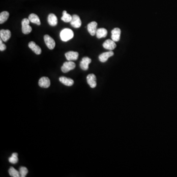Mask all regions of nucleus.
Returning a JSON list of instances; mask_svg holds the SVG:
<instances>
[{"label": "nucleus", "instance_id": "nucleus-1", "mask_svg": "<svg viewBox=\"0 0 177 177\" xmlns=\"http://www.w3.org/2000/svg\"><path fill=\"white\" fill-rule=\"evenodd\" d=\"M74 36L73 31L71 29L66 28L60 33V37L63 42H66L72 39Z\"/></svg>", "mask_w": 177, "mask_h": 177}, {"label": "nucleus", "instance_id": "nucleus-2", "mask_svg": "<svg viewBox=\"0 0 177 177\" xmlns=\"http://www.w3.org/2000/svg\"><path fill=\"white\" fill-rule=\"evenodd\" d=\"M30 22L29 19L27 18L23 19L22 21V31L24 34H29L32 31V28L29 25Z\"/></svg>", "mask_w": 177, "mask_h": 177}, {"label": "nucleus", "instance_id": "nucleus-3", "mask_svg": "<svg viewBox=\"0 0 177 177\" xmlns=\"http://www.w3.org/2000/svg\"><path fill=\"white\" fill-rule=\"evenodd\" d=\"M75 64L72 61H68L64 62L61 67V70L63 72L67 73L70 70L74 69L75 67Z\"/></svg>", "mask_w": 177, "mask_h": 177}, {"label": "nucleus", "instance_id": "nucleus-4", "mask_svg": "<svg viewBox=\"0 0 177 177\" xmlns=\"http://www.w3.org/2000/svg\"><path fill=\"white\" fill-rule=\"evenodd\" d=\"M44 40L47 47L50 50H52L55 47V42L50 36L46 34L44 36Z\"/></svg>", "mask_w": 177, "mask_h": 177}, {"label": "nucleus", "instance_id": "nucleus-5", "mask_svg": "<svg viewBox=\"0 0 177 177\" xmlns=\"http://www.w3.org/2000/svg\"><path fill=\"white\" fill-rule=\"evenodd\" d=\"M70 23L71 25L75 28H79L81 26V20L77 15H74L72 16V19Z\"/></svg>", "mask_w": 177, "mask_h": 177}, {"label": "nucleus", "instance_id": "nucleus-6", "mask_svg": "<svg viewBox=\"0 0 177 177\" xmlns=\"http://www.w3.org/2000/svg\"><path fill=\"white\" fill-rule=\"evenodd\" d=\"M111 39L115 42H118L120 40L121 30L118 28H115L111 31Z\"/></svg>", "mask_w": 177, "mask_h": 177}, {"label": "nucleus", "instance_id": "nucleus-7", "mask_svg": "<svg viewBox=\"0 0 177 177\" xmlns=\"http://www.w3.org/2000/svg\"><path fill=\"white\" fill-rule=\"evenodd\" d=\"M97 23L95 21L91 22L88 25L87 29L88 33L91 36H94L96 34L97 31Z\"/></svg>", "mask_w": 177, "mask_h": 177}, {"label": "nucleus", "instance_id": "nucleus-8", "mask_svg": "<svg viewBox=\"0 0 177 177\" xmlns=\"http://www.w3.org/2000/svg\"><path fill=\"white\" fill-rule=\"evenodd\" d=\"M87 81L91 88H94L97 86V78L94 74H88L87 77Z\"/></svg>", "mask_w": 177, "mask_h": 177}, {"label": "nucleus", "instance_id": "nucleus-9", "mask_svg": "<svg viewBox=\"0 0 177 177\" xmlns=\"http://www.w3.org/2000/svg\"><path fill=\"white\" fill-rule=\"evenodd\" d=\"M116 45L115 42L113 41L112 39H107L105 40V42H104L103 43V47L106 49H108V50H114L115 48H116Z\"/></svg>", "mask_w": 177, "mask_h": 177}, {"label": "nucleus", "instance_id": "nucleus-10", "mask_svg": "<svg viewBox=\"0 0 177 177\" xmlns=\"http://www.w3.org/2000/svg\"><path fill=\"white\" fill-rule=\"evenodd\" d=\"M91 60L90 58L85 57L82 59L80 62V67L83 70H87L88 69V64L91 63Z\"/></svg>", "mask_w": 177, "mask_h": 177}, {"label": "nucleus", "instance_id": "nucleus-11", "mask_svg": "<svg viewBox=\"0 0 177 177\" xmlns=\"http://www.w3.org/2000/svg\"><path fill=\"white\" fill-rule=\"evenodd\" d=\"M0 37L4 42H7L11 37V32L9 30H1Z\"/></svg>", "mask_w": 177, "mask_h": 177}, {"label": "nucleus", "instance_id": "nucleus-12", "mask_svg": "<svg viewBox=\"0 0 177 177\" xmlns=\"http://www.w3.org/2000/svg\"><path fill=\"white\" fill-rule=\"evenodd\" d=\"M39 86L43 88H48L50 86V80L47 77H42L39 80Z\"/></svg>", "mask_w": 177, "mask_h": 177}, {"label": "nucleus", "instance_id": "nucleus-13", "mask_svg": "<svg viewBox=\"0 0 177 177\" xmlns=\"http://www.w3.org/2000/svg\"><path fill=\"white\" fill-rule=\"evenodd\" d=\"M65 56L69 61H72L78 59L79 54L77 52L69 51L65 54Z\"/></svg>", "mask_w": 177, "mask_h": 177}, {"label": "nucleus", "instance_id": "nucleus-14", "mask_svg": "<svg viewBox=\"0 0 177 177\" xmlns=\"http://www.w3.org/2000/svg\"><path fill=\"white\" fill-rule=\"evenodd\" d=\"M114 54V52L112 51L104 52V53H102V54H100L99 56V60L102 63H105L107 61L109 58L113 56Z\"/></svg>", "mask_w": 177, "mask_h": 177}, {"label": "nucleus", "instance_id": "nucleus-15", "mask_svg": "<svg viewBox=\"0 0 177 177\" xmlns=\"http://www.w3.org/2000/svg\"><path fill=\"white\" fill-rule=\"evenodd\" d=\"M29 47L37 55H40L42 53V49L34 42H31L28 44Z\"/></svg>", "mask_w": 177, "mask_h": 177}, {"label": "nucleus", "instance_id": "nucleus-16", "mask_svg": "<svg viewBox=\"0 0 177 177\" xmlns=\"http://www.w3.org/2000/svg\"><path fill=\"white\" fill-rule=\"evenodd\" d=\"M48 22L51 26H56L58 24V18L54 14L50 13L48 17Z\"/></svg>", "mask_w": 177, "mask_h": 177}, {"label": "nucleus", "instance_id": "nucleus-17", "mask_svg": "<svg viewBox=\"0 0 177 177\" xmlns=\"http://www.w3.org/2000/svg\"><path fill=\"white\" fill-rule=\"evenodd\" d=\"M59 80L61 83L66 86H72L74 84V81L72 79L69 78L64 76L60 77Z\"/></svg>", "mask_w": 177, "mask_h": 177}, {"label": "nucleus", "instance_id": "nucleus-18", "mask_svg": "<svg viewBox=\"0 0 177 177\" xmlns=\"http://www.w3.org/2000/svg\"><path fill=\"white\" fill-rule=\"evenodd\" d=\"M29 20L31 23H34L37 25H40V21L39 16L34 13H31L29 16Z\"/></svg>", "mask_w": 177, "mask_h": 177}, {"label": "nucleus", "instance_id": "nucleus-19", "mask_svg": "<svg viewBox=\"0 0 177 177\" xmlns=\"http://www.w3.org/2000/svg\"><path fill=\"white\" fill-rule=\"evenodd\" d=\"M96 34L97 39H101L103 37H105L107 34V30L105 28L98 29L97 31Z\"/></svg>", "mask_w": 177, "mask_h": 177}, {"label": "nucleus", "instance_id": "nucleus-20", "mask_svg": "<svg viewBox=\"0 0 177 177\" xmlns=\"http://www.w3.org/2000/svg\"><path fill=\"white\" fill-rule=\"evenodd\" d=\"M10 14L9 12H3L0 13V24H1L7 21L9 18Z\"/></svg>", "mask_w": 177, "mask_h": 177}, {"label": "nucleus", "instance_id": "nucleus-21", "mask_svg": "<svg viewBox=\"0 0 177 177\" xmlns=\"http://www.w3.org/2000/svg\"><path fill=\"white\" fill-rule=\"evenodd\" d=\"M61 19L64 22H70L72 19V16L67 13V11L64 10L63 12V16L61 17Z\"/></svg>", "mask_w": 177, "mask_h": 177}, {"label": "nucleus", "instance_id": "nucleus-22", "mask_svg": "<svg viewBox=\"0 0 177 177\" xmlns=\"http://www.w3.org/2000/svg\"><path fill=\"white\" fill-rule=\"evenodd\" d=\"M9 174L10 175L11 177H20L19 171H18L16 170L13 167H11L9 170Z\"/></svg>", "mask_w": 177, "mask_h": 177}, {"label": "nucleus", "instance_id": "nucleus-23", "mask_svg": "<svg viewBox=\"0 0 177 177\" xmlns=\"http://www.w3.org/2000/svg\"><path fill=\"white\" fill-rule=\"evenodd\" d=\"M17 156H18V154L17 153H13L12 157L9 158V162L12 164H16L18 162V159Z\"/></svg>", "mask_w": 177, "mask_h": 177}, {"label": "nucleus", "instance_id": "nucleus-24", "mask_svg": "<svg viewBox=\"0 0 177 177\" xmlns=\"http://www.w3.org/2000/svg\"><path fill=\"white\" fill-rule=\"evenodd\" d=\"M19 173H20V177H26V175L28 173V170L27 168L25 167H21L19 169Z\"/></svg>", "mask_w": 177, "mask_h": 177}, {"label": "nucleus", "instance_id": "nucleus-25", "mask_svg": "<svg viewBox=\"0 0 177 177\" xmlns=\"http://www.w3.org/2000/svg\"><path fill=\"white\" fill-rule=\"evenodd\" d=\"M2 39H0V50L1 51H3L4 50H6L7 48V46L5 45V44H4L2 42Z\"/></svg>", "mask_w": 177, "mask_h": 177}]
</instances>
